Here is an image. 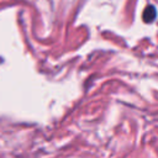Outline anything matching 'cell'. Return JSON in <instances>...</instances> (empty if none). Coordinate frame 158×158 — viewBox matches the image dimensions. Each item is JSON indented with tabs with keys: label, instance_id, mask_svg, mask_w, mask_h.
<instances>
[{
	"label": "cell",
	"instance_id": "6da1fadb",
	"mask_svg": "<svg viewBox=\"0 0 158 158\" xmlns=\"http://www.w3.org/2000/svg\"><path fill=\"white\" fill-rule=\"evenodd\" d=\"M156 17V9L154 6H147L143 11V20L146 22H152Z\"/></svg>",
	"mask_w": 158,
	"mask_h": 158
}]
</instances>
